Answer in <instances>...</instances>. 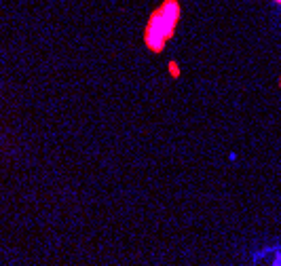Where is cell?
Returning a JSON list of instances; mask_svg holds the SVG:
<instances>
[{"mask_svg":"<svg viewBox=\"0 0 281 266\" xmlns=\"http://www.w3.org/2000/svg\"><path fill=\"white\" fill-rule=\"evenodd\" d=\"M178 9L176 0H165V4L150 17V24L146 28V45L154 51H161L165 47V42L171 38L173 28L178 24Z\"/></svg>","mask_w":281,"mask_h":266,"instance_id":"cell-1","label":"cell"}]
</instances>
